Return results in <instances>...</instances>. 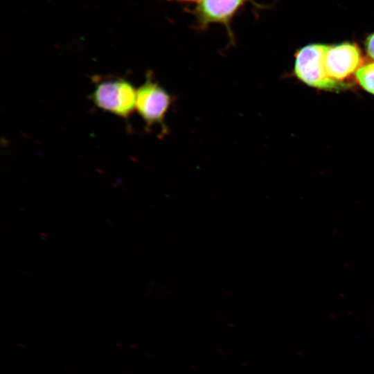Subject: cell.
Returning a JSON list of instances; mask_svg holds the SVG:
<instances>
[{"label": "cell", "mask_w": 374, "mask_h": 374, "mask_svg": "<svg viewBox=\"0 0 374 374\" xmlns=\"http://www.w3.org/2000/svg\"><path fill=\"white\" fill-rule=\"evenodd\" d=\"M366 49L368 55L374 60V32L366 39Z\"/></svg>", "instance_id": "obj_7"}, {"label": "cell", "mask_w": 374, "mask_h": 374, "mask_svg": "<svg viewBox=\"0 0 374 374\" xmlns=\"http://www.w3.org/2000/svg\"><path fill=\"white\" fill-rule=\"evenodd\" d=\"M355 77L366 91L374 95V62L360 66L355 72Z\"/></svg>", "instance_id": "obj_6"}, {"label": "cell", "mask_w": 374, "mask_h": 374, "mask_svg": "<svg viewBox=\"0 0 374 374\" xmlns=\"http://www.w3.org/2000/svg\"><path fill=\"white\" fill-rule=\"evenodd\" d=\"M91 98L98 108L123 118L136 109V90L121 78L98 81Z\"/></svg>", "instance_id": "obj_1"}, {"label": "cell", "mask_w": 374, "mask_h": 374, "mask_svg": "<svg viewBox=\"0 0 374 374\" xmlns=\"http://www.w3.org/2000/svg\"><path fill=\"white\" fill-rule=\"evenodd\" d=\"M326 71L332 79L341 82L362 66L361 52L350 42L329 46L325 55Z\"/></svg>", "instance_id": "obj_5"}, {"label": "cell", "mask_w": 374, "mask_h": 374, "mask_svg": "<svg viewBox=\"0 0 374 374\" xmlns=\"http://www.w3.org/2000/svg\"><path fill=\"white\" fill-rule=\"evenodd\" d=\"M168 1H177L188 2V1H196V0H168Z\"/></svg>", "instance_id": "obj_8"}, {"label": "cell", "mask_w": 374, "mask_h": 374, "mask_svg": "<svg viewBox=\"0 0 374 374\" xmlns=\"http://www.w3.org/2000/svg\"><path fill=\"white\" fill-rule=\"evenodd\" d=\"M252 0H199L195 6L188 10L195 19V28L206 30L212 24L223 25L231 43H234V35L231 22L247 3Z\"/></svg>", "instance_id": "obj_3"}, {"label": "cell", "mask_w": 374, "mask_h": 374, "mask_svg": "<svg viewBox=\"0 0 374 374\" xmlns=\"http://www.w3.org/2000/svg\"><path fill=\"white\" fill-rule=\"evenodd\" d=\"M328 45L312 44L301 48L296 54L294 73L299 79L309 86L326 90L337 89L344 86L332 79L325 66V55Z\"/></svg>", "instance_id": "obj_2"}, {"label": "cell", "mask_w": 374, "mask_h": 374, "mask_svg": "<svg viewBox=\"0 0 374 374\" xmlns=\"http://www.w3.org/2000/svg\"><path fill=\"white\" fill-rule=\"evenodd\" d=\"M171 103V96L148 74L145 82L136 90V109L146 125L163 126Z\"/></svg>", "instance_id": "obj_4"}]
</instances>
